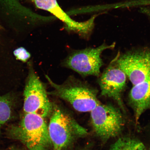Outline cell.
<instances>
[{
    "mask_svg": "<svg viewBox=\"0 0 150 150\" xmlns=\"http://www.w3.org/2000/svg\"><path fill=\"white\" fill-rule=\"evenodd\" d=\"M46 78L53 88L48 94L66 101L77 111L91 112L100 103L97 98V90L76 78H70L59 84L52 81L47 75Z\"/></svg>",
    "mask_w": 150,
    "mask_h": 150,
    "instance_id": "6da1fadb",
    "label": "cell"
},
{
    "mask_svg": "<svg viewBox=\"0 0 150 150\" xmlns=\"http://www.w3.org/2000/svg\"><path fill=\"white\" fill-rule=\"evenodd\" d=\"M44 119L35 114L24 113L20 123L10 129L9 134L28 150H48L52 145Z\"/></svg>",
    "mask_w": 150,
    "mask_h": 150,
    "instance_id": "7a4b0ae2",
    "label": "cell"
},
{
    "mask_svg": "<svg viewBox=\"0 0 150 150\" xmlns=\"http://www.w3.org/2000/svg\"><path fill=\"white\" fill-rule=\"evenodd\" d=\"M49 134L54 150H64L87 131L57 105L53 104Z\"/></svg>",
    "mask_w": 150,
    "mask_h": 150,
    "instance_id": "3957f363",
    "label": "cell"
},
{
    "mask_svg": "<svg viewBox=\"0 0 150 150\" xmlns=\"http://www.w3.org/2000/svg\"><path fill=\"white\" fill-rule=\"evenodd\" d=\"M45 87L33 69H30L24 91V113L45 118L52 114L53 104Z\"/></svg>",
    "mask_w": 150,
    "mask_h": 150,
    "instance_id": "277c9868",
    "label": "cell"
},
{
    "mask_svg": "<svg viewBox=\"0 0 150 150\" xmlns=\"http://www.w3.org/2000/svg\"><path fill=\"white\" fill-rule=\"evenodd\" d=\"M115 46V43L109 45L104 44L96 48L76 50L67 56L64 64L82 76H98L103 64L101 57L102 52L113 48Z\"/></svg>",
    "mask_w": 150,
    "mask_h": 150,
    "instance_id": "5b68a950",
    "label": "cell"
},
{
    "mask_svg": "<svg viewBox=\"0 0 150 150\" xmlns=\"http://www.w3.org/2000/svg\"><path fill=\"white\" fill-rule=\"evenodd\" d=\"M91 112L94 130L103 141L115 137L121 132L124 122L119 109L110 104L100 103Z\"/></svg>",
    "mask_w": 150,
    "mask_h": 150,
    "instance_id": "8992f818",
    "label": "cell"
},
{
    "mask_svg": "<svg viewBox=\"0 0 150 150\" xmlns=\"http://www.w3.org/2000/svg\"><path fill=\"white\" fill-rule=\"evenodd\" d=\"M115 61L133 86L150 78V50H132L122 54Z\"/></svg>",
    "mask_w": 150,
    "mask_h": 150,
    "instance_id": "52a82bcc",
    "label": "cell"
},
{
    "mask_svg": "<svg viewBox=\"0 0 150 150\" xmlns=\"http://www.w3.org/2000/svg\"><path fill=\"white\" fill-rule=\"evenodd\" d=\"M37 8L47 11L62 22L67 31L78 34L86 38L89 37L95 27V20L98 15H94L87 21L79 22L71 18L62 9L57 0H30Z\"/></svg>",
    "mask_w": 150,
    "mask_h": 150,
    "instance_id": "ba28073f",
    "label": "cell"
},
{
    "mask_svg": "<svg viewBox=\"0 0 150 150\" xmlns=\"http://www.w3.org/2000/svg\"><path fill=\"white\" fill-rule=\"evenodd\" d=\"M127 77L114 61L103 72L99 82L101 95L113 99L124 111L122 96L126 86Z\"/></svg>",
    "mask_w": 150,
    "mask_h": 150,
    "instance_id": "9c48e42d",
    "label": "cell"
},
{
    "mask_svg": "<svg viewBox=\"0 0 150 150\" xmlns=\"http://www.w3.org/2000/svg\"><path fill=\"white\" fill-rule=\"evenodd\" d=\"M128 101L138 121L144 112L150 110V78L133 86L129 93Z\"/></svg>",
    "mask_w": 150,
    "mask_h": 150,
    "instance_id": "30bf717a",
    "label": "cell"
},
{
    "mask_svg": "<svg viewBox=\"0 0 150 150\" xmlns=\"http://www.w3.org/2000/svg\"><path fill=\"white\" fill-rule=\"evenodd\" d=\"M12 103L8 97L0 96V131L11 118L13 111Z\"/></svg>",
    "mask_w": 150,
    "mask_h": 150,
    "instance_id": "8fae6325",
    "label": "cell"
},
{
    "mask_svg": "<svg viewBox=\"0 0 150 150\" xmlns=\"http://www.w3.org/2000/svg\"><path fill=\"white\" fill-rule=\"evenodd\" d=\"M14 54L17 59L23 62L27 61L31 57V55L29 52L22 47L15 50Z\"/></svg>",
    "mask_w": 150,
    "mask_h": 150,
    "instance_id": "7c38bea8",
    "label": "cell"
},
{
    "mask_svg": "<svg viewBox=\"0 0 150 150\" xmlns=\"http://www.w3.org/2000/svg\"><path fill=\"white\" fill-rule=\"evenodd\" d=\"M11 150H28V149H19V148H16L15 147H13L11 148Z\"/></svg>",
    "mask_w": 150,
    "mask_h": 150,
    "instance_id": "4fadbf2b",
    "label": "cell"
},
{
    "mask_svg": "<svg viewBox=\"0 0 150 150\" xmlns=\"http://www.w3.org/2000/svg\"><path fill=\"white\" fill-rule=\"evenodd\" d=\"M149 150H150V149H149Z\"/></svg>",
    "mask_w": 150,
    "mask_h": 150,
    "instance_id": "5bb4252c",
    "label": "cell"
}]
</instances>
